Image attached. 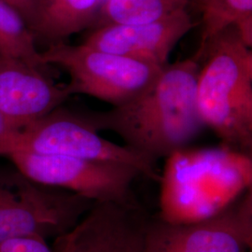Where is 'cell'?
Here are the masks:
<instances>
[{"instance_id": "6da1fadb", "label": "cell", "mask_w": 252, "mask_h": 252, "mask_svg": "<svg viewBox=\"0 0 252 252\" xmlns=\"http://www.w3.org/2000/svg\"><path fill=\"white\" fill-rule=\"evenodd\" d=\"M200 62L192 56L162 67L143 92L105 111L81 113L95 131H111L126 146L157 162L187 148L205 127L195 88Z\"/></svg>"}, {"instance_id": "7a4b0ae2", "label": "cell", "mask_w": 252, "mask_h": 252, "mask_svg": "<svg viewBox=\"0 0 252 252\" xmlns=\"http://www.w3.org/2000/svg\"><path fill=\"white\" fill-rule=\"evenodd\" d=\"M159 217L184 224L223 212L252 189V154L220 148L182 149L161 174Z\"/></svg>"}, {"instance_id": "3957f363", "label": "cell", "mask_w": 252, "mask_h": 252, "mask_svg": "<svg viewBox=\"0 0 252 252\" xmlns=\"http://www.w3.org/2000/svg\"><path fill=\"white\" fill-rule=\"evenodd\" d=\"M194 57L195 98L204 126L223 147L252 154V52L234 27L214 36Z\"/></svg>"}, {"instance_id": "277c9868", "label": "cell", "mask_w": 252, "mask_h": 252, "mask_svg": "<svg viewBox=\"0 0 252 252\" xmlns=\"http://www.w3.org/2000/svg\"><path fill=\"white\" fill-rule=\"evenodd\" d=\"M14 153L69 156L131 165L160 182L156 161L98 134L81 113L58 108L36 122L0 138V156Z\"/></svg>"}, {"instance_id": "5b68a950", "label": "cell", "mask_w": 252, "mask_h": 252, "mask_svg": "<svg viewBox=\"0 0 252 252\" xmlns=\"http://www.w3.org/2000/svg\"><path fill=\"white\" fill-rule=\"evenodd\" d=\"M94 203L72 191L34 182L16 167L0 170V242L28 235L62 236Z\"/></svg>"}, {"instance_id": "8992f818", "label": "cell", "mask_w": 252, "mask_h": 252, "mask_svg": "<svg viewBox=\"0 0 252 252\" xmlns=\"http://www.w3.org/2000/svg\"><path fill=\"white\" fill-rule=\"evenodd\" d=\"M45 64H55L70 77L72 94H86L119 106L150 86L162 67L81 43L60 41L41 52Z\"/></svg>"}, {"instance_id": "52a82bcc", "label": "cell", "mask_w": 252, "mask_h": 252, "mask_svg": "<svg viewBox=\"0 0 252 252\" xmlns=\"http://www.w3.org/2000/svg\"><path fill=\"white\" fill-rule=\"evenodd\" d=\"M9 160L29 180L78 193L94 202L139 205L132 185L142 176L131 165L69 156L14 153Z\"/></svg>"}, {"instance_id": "ba28073f", "label": "cell", "mask_w": 252, "mask_h": 252, "mask_svg": "<svg viewBox=\"0 0 252 252\" xmlns=\"http://www.w3.org/2000/svg\"><path fill=\"white\" fill-rule=\"evenodd\" d=\"M252 245V190L220 214L194 223L149 221L142 252H248Z\"/></svg>"}, {"instance_id": "9c48e42d", "label": "cell", "mask_w": 252, "mask_h": 252, "mask_svg": "<svg viewBox=\"0 0 252 252\" xmlns=\"http://www.w3.org/2000/svg\"><path fill=\"white\" fill-rule=\"evenodd\" d=\"M151 218L137 206L95 202L54 252H142Z\"/></svg>"}, {"instance_id": "30bf717a", "label": "cell", "mask_w": 252, "mask_h": 252, "mask_svg": "<svg viewBox=\"0 0 252 252\" xmlns=\"http://www.w3.org/2000/svg\"><path fill=\"white\" fill-rule=\"evenodd\" d=\"M196 25L186 8L144 24H109L91 28L82 43L163 67L180 39Z\"/></svg>"}, {"instance_id": "8fae6325", "label": "cell", "mask_w": 252, "mask_h": 252, "mask_svg": "<svg viewBox=\"0 0 252 252\" xmlns=\"http://www.w3.org/2000/svg\"><path fill=\"white\" fill-rule=\"evenodd\" d=\"M72 95L67 84H57L41 69L0 54V114L18 130L60 108Z\"/></svg>"}, {"instance_id": "7c38bea8", "label": "cell", "mask_w": 252, "mask_h": 252, "mask_svg": "<svg viewBox=\"0 0 252 252\" xmlns=\"http://www.w3.org/2000/svg\"><path fill=\"white\" fill-rule=\"evenodd\" d=\"M101 0H39L32 33L48 45L94 26Z\"/></svg>"}, {"instance_id": "4fadbf2b", "label": "cell", "mask_w": 252, "mask_h": 252, "mask_svg": "<svg viewBox=\"0 0 252 252\" xmlns=\"http://www.w3.org/2000/svg\"><path fill=\"white\" fill-rule=\"evenodd\" d=\"M201 12V39L198 51L219 33L234 27L244 42L252 47V0H204Z\"/></svg>"}, {"instance_id": "5bb4252c", "label": "cell", "mask_w": 252, "mask_h": 252, "mask_svg": "<svg viewBox=\"0 0 252 252\" xmlns=\"http://www.w3.org/2000/svg\"><path fill=\"white\" fill-rule=\"evenodd\" d=\"M189 3V0H103L94 27L153 22L188 8Z\"/></svg>"}, {"instance_id": "9a60e30c", "label": "cell", "mask_w": 252, "mask_h": 252, "mask_svg": "<svg viewBox=\"0 0 252 252\" xmlns=\"http://www.w3.org/2000/svg\"><path fill=\"white\" fill-rule=\"evenodd\" d=\"M0 54L25 61L41 69L47 64L36 48V37L15 9L0 0Z\"/></svg>"}, {"instance_id": "2e32d148", "label": "cell", "mask_w": 252, "mask_h": 252, "mask_svg": "<svg viewBox=\"0 0 252 252\" xmlns=\"http://www.w3.org/2000/svg\"><path fill=\"white\" fill-rule=\"evenodd\" d=\"M0 252H54L45 238L28 235L10 238L0 242Z\"/></svg>"}, {"instance_id": "e0dca14e", "label": "cell", "mask_w": 252, "mask_h": 252, "mask_svg": "<svg viewBox=\"0 0 252 252\" xmlns=\"http://www.w3.org/2000/svg\"><path fill=\"white\" fill-rule=\"evenodd\" d=\"M16 9L26 21L28 27L32 29L36 20L39 0H3ZM32 31V30H31Z\"/></svg>"}, {"instance_id": "ac0fdd59", "label": "cell", "mask_w": 252, "mask_h": 252, "mask_svg": "<svg viewBox=\"0 0 252 252\" xmlns=\"http://www.w3.org/2000/svg\"><path fill=\"white\" fill-rule=\"evenodd\" d=\"M10 131H13V130L10 128L5 118L0 114V138L6 134H8Z\"/></svg>"}, {"instance_id": "d6986e66", "label": "cell", "mask_w": 252, "mask_h": 252, "mask_svg": "<svg viewBox=\"0 0 252 252\" xmlns=\"http://www.w3.org/2000/svg\"><path fill=\"white\" fill-rule=\"evenodd\" d=\"M204 0H189V2H191V3H193L197 8L200 7V5L202 4V2H203Z\"/></svg>"}, {"instance_id": "ffe728a7", "label": "cell", "mask_w": 252, "mask_h": 252, "mask_svg": "<svg viewBox=\"0 0 252 252\" xmlns=\"http://www.w3.org/2000/svg\"></svg>"}]
</instances>
